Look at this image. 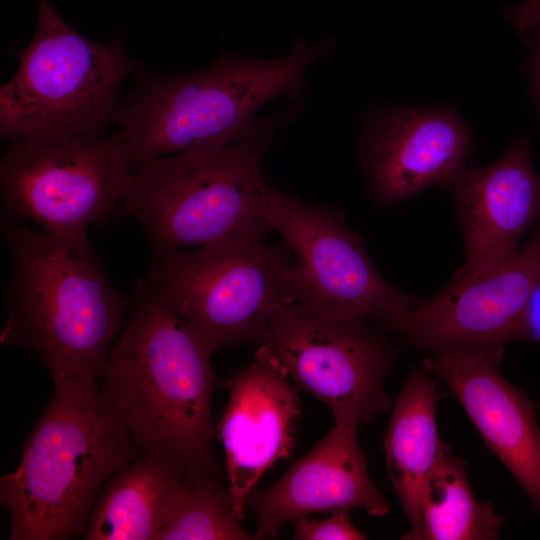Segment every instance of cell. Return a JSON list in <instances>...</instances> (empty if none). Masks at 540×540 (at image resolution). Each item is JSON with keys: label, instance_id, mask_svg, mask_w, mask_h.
<instances>
[{"label": "cell", "instance_id": "cell-1", "mask_svg": "<svg viewBox=\"0 0 540 540\" xmlns=\"http://www.w3.org/2000/svg\"><path fill=\"white\" fill-rule=\"evenodd\" d=\"M104 371L101 395L142 453L223 476L213 453L212 352L141 279Z\"/></svg>", "mask_w": 540, "mask_h": 540}, {"label": "cell", "instance_id": "cell-2", "mask_svg": "<svg viewBox=\"0 0 540 540\" xmlns=\"http://www.w3.org/2000/svg\"><path fill=\"white\" fill-rule=\"evenodd\" d=\"M14 260L2 344L36 354L53 378L102 376L127 300L110 283L85 232L32 231L2 220Z\"/></svg>", "mask_w": 540, "mask_h": 540}, {"label": "cell", "instance_id": "cell-3", "mask_svg": "<svg viewBox=\"0 0 540 540\" xmlns=\"http://www.w3.org/2000/svg\"><path fill=\"white\" fill-rule=\"evenodd\" d=\"M334 46L332 39L311 44L296 38L286 55L274 59L224 53L197 72L147 75L121 103L115 120L120 126L115 136L130 170L244 139L262 106L283 97L300 101L309 67Z\"/></svg>", "mask_w": 540, "mask_h": 540}, {"label": "cell", "instance_id": "cell-4", "mask_svg": "<svg viewBox=\"0 0 540 540\" xmlns=\"http://www.w3.org/2000/svg\"><path fill=\"white\" fill-rule=\"evenodd\" d=\"M54 393L23 445L17 469L0 479L11 540L84 534L101 486L138 449L95 381L53 378Z\"/></svg>", "mask_w": 540, "mask_h": 540}, {"label": "cell", "instance_id": "cell-5", "mask_svg": "<svg viewBox=\"0 0 540 540\" xmlns=\"http://www.w3.org/2000/svg\"><path fill=\"white\" fill-rule=\"evenodd\" d=\"M257 118L242 140L155 159L132 173L118 214L136 220L155 253L232 238L262 237L270 188L261 159L280 129L301 111Z\"/></svg>", "mask_w": 540, "mask_h": 540}, {"label": "cell", "instance_id": "cell-6", "mask_svg": "<svg viewBox=\"0 0 540 540\" xmlns=\"http://www.w3.org/2000/svg\"><path fill=\"white\" fill-rule=\"evenodd\" d=\"M37 26L16 51L0 88V135L12 141L99 135L115 122L117 92L136 62L118 40L100 44L68 25L49 0H35Z\"/></svg>", "mask_w": 540, "mask_h": 540}, {"label": "cell", "instance_id": "cell-7", "mask_svg": "<svg viewBox=\"0 0 540 540\" xmlns=\"http://www.w3.org/2000/svg\"><path fill=\"white\" fill-rule=\"evenodd\" d=\"M292 264L283 247L232 238L187 253H156L147 280L213 352L261 341L285 299Z\"/></svg>", "mask_w": 540, "mask_h": 540}, {"label": "cell", "instance_id": "cell-8", "mask_svg": "<svg viewBox=\"0 0 540 540\" xmlns=\"http://www.w3.org/2000/svg\"><path fill=\"white\" fill-rule=\"evenodd\" d=\"M260 343L335 425L359 427L392 405L384 386L397 350L366 320L284 300Z\"/></svg>", "mask_w": 540, "mask_h": 540}, {"label": "cell", "instance_id": "cell-9", "mask_svg": "<svg viewBox=\"0 0 540 540\" xmlns=\"http://www.w3.org/2000/svg\"><path fill=\"white\" fill-rule=\"evenodd\" d=\"M132 173L115 135L12 141L0 165L1 198L10 215L45 231L80 233L106 221Z\"/></svg>", "mask_w": 540, "mask_h": 540}, {"label": "cell", "instance_id": "cell-10", "mask_svg": "<svg viewBox=\"0 0 540 540\" xmlns=\"http://www.w3.org/2000/svg\"><path fill=\"white\" fill-rule=\"evenodd\" d=\"M264 216L296 257L284 300L379 323L421 302L380 275L363 238L338 211L270 189Z\"/></svg>", "mask_w": 540, "mask_h": 540}, {"label": "cell", "instance_id": "cell-11", "mask_svg": "<svg viewBox=\"0 0 540 540\" xmlns=\"http://www.w3.org/2000/svg\"><path fill=\"white\" fill-rule=\"evenodd\" d=\"M539 282L540 223L506 263L473 278H453L433 298L380 324L414 347L433 353L505 346L520 340L523 312Z\"/></svg>", "mask_w": 540, "mask_h": 540}, {"label": "cell", "instance_id": "cell-12", "mask_svg": "<svg viewBox=\"0 0 540 540\" xmlns=\"http://www.w3.org/2000/svg\"><path fill=\"white\" fill-rule=\"evenodd\" d=\"M504 346L434 352L423 360L445 382L485 444L540 512V427L536 405L499 370Z\"/></svg>", "mask_w": 540, "mask_h": 540}, {"label": "cell", "instance_id": "cell-13", "mask_svg": "<svg viewBox=\"0 0 540 540\" xmlns=\"http://www.w3.org/2000/svg\"><path fill=\"white\" fill-rule=\"evenodd\" d=\"M229 399L218 424L228 490L240 521L263 474L295 446L301 406L289 376L264 345L227 383Z\"/></svg>", "mask_w": 540, "mask_h": 540}, {"label": "cell", "instance_id": "cell-14", "mask_svg": "<svg viewBox=\"0 0 540 540\" xmlns=\"http://www.w3.org/2000/svg\"><path fill=\"white\" fill-rule=\"evenodd\" d=\"M531 136L515 140L496 162L466 167L447 187L466 249L453 278L468 279L506 263L540 216V175L530 157Z\"/></svg>", "mask_w": 540, "mask_h": 540}, {"label": "cell", "instance_id": "cell-15", "mask_svg": "<svg viewBox=\"0 0 540 540\" xmlns=\"http://www.w3.org/2000/svg\"><path fill=\"white\" fill-rule=\"evenodd\" d=\"M471 148L470 130L453 110L391 108L372 117L364 158L375 196L394 204L433 185L448 187Z\"/></svg>", "mask_w": 540, "mask_h": 540}, {"label": "cell", "instance_id": "cell-16", "mask_svg": "<svg viewBox=\"0 0 540 540\" xmlns=\"http://www.w3.org/2000/svg\"><path fill=\"white\" fill-rule=\"evenodd\" d=\"M355 425H334L270 488L248 498L257 519L255 539L275 538L281 527L313 513L363 508L372 516L390 511L373 484Z\"/></svg>", "mask_w": 540, "mask_h": 540}, {"label": "cell", "instance_id": "cell-17", "mask_svg": "<svg viewBox=\"0 0 540 540\" xmlns=\"http://www.w3.org/2000/svg\"><path fill=\"white\" fill-rule=\"evenodd\" d=\"M437 382L424 368L412 369L396 398L383 450L386 468L410 530L402 539L421 540V505L441 441L436 427Z\"/></svg>", "mask_w": 540, "mask_h": 540}, {"label": "cell", "instance_id": "cell-18", "mask_svg": "<svg viewBox=\"0 0 540 540\" xmlns=\"http://www.w3.org/2000/svg\"><path fill=\"white\" fill-rule=\"evenodd\" d=\"M187 466L162 453H143L107 482L92 507L88 540H158Z\"/></svg>", "mask_w": 540, "mask_h": 540}, {"label": "cell", "instance_id": "cell-19", "mask_svg": "<svg viewBox=\"0 0 540 540\" xmlns=\"http://www.w3.org/2000/svg\"><path fill=\"white\" fill-rule=\"evenodd\" d=\"M421 540L497 539L503 519L491 502L476 500L465 462L441 441L424 487Z\"/></svg>", "mask_w": 540, "mask_h": 540}, {"label": "cell", "instance_id": "cell-20", "mask_svg": "<svg viewBox=\"0 0 540 540\" xmlns=\"http://www.w3.org/2000/svg\"><path fill=\"white\" fill-rule=\"evenodd\" d=\"M222 476L187 467L174 491L158 540L255 539L240 525Z\"/></svg>", "mask_w": 540, "mask_h": 540}, {"label": "cell", "instance_id": "cell-21", "mask_svg": "<svg viewBox=\"0 0 540 540\" xmlns=\"http://www.w3.org/2000/svg\"><path fill=\"white\" fill-rule=\"evenodd\" d=\"M294 539L299 540H362L368 537L354 526L349 510H337L321 520L302 517L296 520Z\"/></svg>", "mask_w": 540, "mask_h": 540}, {"label": "cell", "instance_id": "cell-22", "mask_svg": "<svg viewBox=\"0 0 540 540\" xmlns=\"http://www.w3.org/2000/svg\"><path fill=\"white\" fill-rule=\"evenodd\" d=\"M520 340L540 343V282L533 289L526 303L521 323Z\"/></svg>", "mask_w": 540, "mask_h": 540}, {"label": "cell", "instance_id": "cell-23", "mask_svg": "<svg viewBox=\"0 0 540 540\" xmlns=\"http://www.w3.org/2000/svg\"><path fill=\"white\" fill-rule=\"evenodd\" d=\"M509 18L517 32L527 38L540 25V0H524L510 12Z\"/></svg>", "mask_w": 540, "mask_h": 540}, {"label": "cell", "instance_id": "cell-24", "mask_svg": "<svg viewBox=\"0 0 540 540\" xmlns=\"http://www.w3.org/2000/svg\"><path fill=\"white\" fill-rule=\"evenodd\" d=\"M527 40L532 44L533 48L528 67L532 78V87L540 105V25L531 31Z\"/></svg>", "mask_w": 540, "mask_h": 540}]
</instances>
